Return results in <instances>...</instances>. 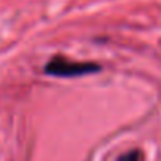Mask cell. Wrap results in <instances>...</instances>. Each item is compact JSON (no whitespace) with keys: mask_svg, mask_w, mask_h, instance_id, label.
I'll use <instances>...</instances> for the list:
<instances>
[{"mask_svg":"<svg viewBox=\"0 0 161 161\" xmlns=\"http://www.w3.org/2000/svg\"><path fill=\"white\" fill-rule=\"evenodd\" d=\"M117 161H145V156H144L142 150L134 148V150H130V152L120 155L117 158Z\"/></svg>","mask_w":161,"mask_h":161,"instance_id":"2","label":"cell"},{"mask_svg":"<svg viewBox=\"0 0 161 161\" xmlns=\"http://www.w3.org/2000/svg\"><path fill=\"white\" fill-rule=\"evenodd\" d=\"M103 66L95 62H73L63 55H54L44 65V74L52 77H80L101 71Z\"/></svg>","mask_w":161,"mask_h":161,"instance_id":"1","label":"cell"}]
</instances>
